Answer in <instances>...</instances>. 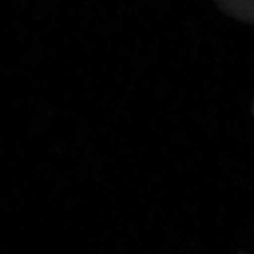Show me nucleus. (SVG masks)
I'll return each mask as SVG.
<instances>
[{
	"label": "nucleus",
	"mask_w": 254,
	"mask_h": 254,
	"mask_svg": "<svg viewBox=\"0 0 254 254\" xmlns=\"http://www.w3.org/2000/svg\"><path fill=\"white\" fill-rule=\"evenodd\" d=\"M219 9L233 18L254 24V0H216Z\"/></svg>",
	"instance_id": "nucleus-1"
},
{
	"label": "nucleus",
	"mask_w": 254,
	"mask_h": 254,
	"mask_svg": "<svg viewBox=\"0 0 254 254\" xmlns=\"http://www.w3.org/2000/svg\"></svg>",
	"instance_id": "nucleus-2"
}]
</instances>
